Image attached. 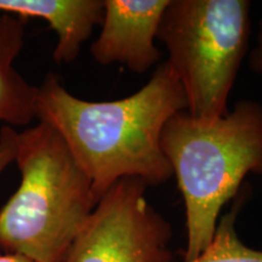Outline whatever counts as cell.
I'll return each mask as SVG.
<instances>
[{
	"instance_id": "cell-7",
	"label": "cell",
	"mask_w": 262,
	"mask_h": 262,
	"mask_svg": "<svg viewBox=\"0 0 262 262\" xmlns=\"http://www.w3.org/2000/svg\"><path fill=\"white\" fill-rule=\"evenodd\" d=\"M0 14L47 21L57 35L52 58L57 64H68L102 24L103 0H0Z\"/></svg>"
},
{
	"instance_id": "cell-8",
	"label": "cell",
	"mask_w": 262,
	"mask_h": 262,
	"mask_svg": "<svg viewBox=\"0 0 262 262\" xmlns=\"http://www.w3.org/2000/svg\"><path fill=\"white\" fill-rule=\"evenodd\" d=\"M25 19L0 14V123L9 125H27L35 118L37 86L14 66L25 44Z\"/></svg>"
},
{
	"instance_id": "cell-1",
	"label": "cell",
	"mask_w": 262,
	"mask_h": 262,
	"mask_svg": "<svg viewBox=\"0 0 262 262\" xmlns=\"http://www.w3.org/2000/svg\"><path fill=\"white\" fill-rule=\"evenodd\" d=\"M186 110L185 93L168 61L139 91L120 100H81L54 73L45 75L35 97V118L62 136L91 181L97 202L123 179L157 186L172 178L162 134L166 123Z\"/></svg>"
},
{
	"instance_id": "cell-11",
	"label": "cell",
	"mask_w": 262,
	"mask_h": 262,
	"mask_svg": "<svg viewBox=\"0 0 262 262\" xmlns=\"http://www.w3.org/2000/svg\"><path fill=\"white\" fill-rule=\"evenodd\" d=\"M250 67L256 73L262 74V21L260 24V31L257 35V44L250 54Z\"/></svg>"
},
{
	"instance_id": "cell-3",
	"label": "cell",
	"mask_w": 262,
	"mask_h": 262,
	"mask_svg": "<svg viewBox=\"0 0 262 262\" xmlns=\"http://www.w3.org/2000/svg\"><path fill=\"white\" fill-rule=\"evenodd\" d=\"M21 183L0 209V248L34 262H63L97 205L91 181L47 123L18 133Z\"/></svg>"
},
{
	"instance_id": "cell-4",
	"label": "cell",
	"mask_w": 262,
	"mask_h": 262,
	"mask_svg": "<svg viewBox=\"0 0 262 262\" xmlns=\"http://www.w3.org/2000/svg\"><path fill=\"white\" fill-rule=\"evenodd\" d=\"M249 0H170L157 39L185 93L186 112L215 119L228 112V97L247 56Z\"/></svg>"
},
{
	"instance_id": "cell-10",
	"label": "cell",
	"mask_w": 262,
	"mask_h": 262,
	"mask_svg": "<svg viewBox=\"0 0 262 262\" xmlns=\"http://www.w3.org/2000/svg\"><path fill=\"white\" fill-rule=\"evenodd\" d=\"M18 133L10 125H4L0 130V173L6 166L15 162L17 150Z\"/></svg>"
},
{
	"instance_id": "cell-2",
	"label": "cell",
	"mask_w": 262,
	"mask_h": 262,
	"mask_svg": "<svg viewBox=\"0 0 262 262\" xmlns=\"http://www.w3.org/2000/svg\"><path fill=\"white\" fill-rule=\"evenodd\" d=\"M162 149L185 203L187 262L210 244L222 208L247 175H262V104L239 101L215 119L175 114L163 130Z\"/></svg>"
},
{
	"instance_id": "cell-9",
	"label": "cell",
	"mask_w": 262,
	"mask_h": 262,
	"mask_svg": "<svg viewBox=\"0 0 262 262\" xmlns=\"http://www.w3.org/2000/svg\"><path fill=\"white\" fill-rule=\"evenodd\" d=\"M247 201L245 192L235 198L229 209L219 220L210 244L198 256L187 262H262V250L248 247L237 233V217Z\"/></svg>"
},
{
	"instance_id": "cell-5",
	"label": "cell",
	"mask_w": 262,
	"mask_h": 262,
	"mask_svg": "<svg viewBox=\"0 0 262 262\" xmlns=\"http://www.w3.org/2000/svg\"><path fill=\"white\" fill-rule=\"evenodd\" d=\"M148 186L123 179L104 194L63 262H171V226L146 198Z\"/></svg>"
},
{
	"instance_id": "cell-6",
	"label": "cell",
	"mask_w": 262,
	"mask_h": 262,
	"mask_svg": "<svg viewBox=\"0 0 262 262\" xmlns=\"http://www.w3.org/2000/svg\"><path fill=\"white\" fill-rule=\"evenodd\" d=\"M170 0H103L101 33L90 51L98 64H122L143 74L162 58L156 45Z\"/></svg>"
},
{
	"instance_id": "cell-12",
	"label": "cell",
	"mask_w": 262,
	"mask_h": 262,
	"mask_svg": "<svg viewBox=\"0 0 262 262\" xmlns=\"http://www.w3.org/2000/svg\"><path fill=\"white\" fill-rule=\"evenodd\" d=\"M0 262H34V261L18 254L5 253L4 255H0Z\"/></svg>"
}]
</instances>
